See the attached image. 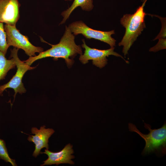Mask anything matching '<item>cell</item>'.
I'll return each instance as SVG.
<instances>
[{"label":"cell","instance_id":"6da1fadb","mask_svg":"<svg viewBox=\"0 0 166 166\" xmlns=\"http://www.w3.org/2000/svg\"><path fill=\"white\" fill-rule=\"evenodd\" d=\"M65 27V33L59 43L52 45L42 39L43 42L51 45V48L39 53L38 55L30 57L24 61L30 66L34 61L42 58L51 57L57 60L61 58L65 60L68 67H70L73 64V59L77 54H82V51L81 46L75 42V35L71 32L68 26H66Z\"/></svg>","mask_w":166,"mask_h":166},{"label":"cell","instance_id":"7a4b0ae2","mask_svg":"<svg viewBox=\"0 0 166 166\" xmlns=\"http://www.w3.org/2000/svg\"><path fill=\"white\" fill-rule=\"evenodd\" d=\"M147 0H145L132 14H126L121 19V24L125 29L124 35L119 46H123L122 52L124 56L134 42L146 28L144 18L146 14L144 11V7Z\"/></svg>","mask_w":166,"mask_h":166},{"label":"cell","instance_id":"3957f363","mask_svg":"<svg viewBox=\"0 0 166 166\" xmlns=\"http://www.w3.org/2000/svg\"><path fill=\"white\" fill-rule=\"evenodd\" d=\"M144 127L149 132L147 134L141 133L136 126L132 123L128 124L130 131L135 132L144 139L145 142V147L142 154L145 155L156 151H161L165 154L166 146V123L158 129L151 128V126L144 122Z\"/></svg>","mask_w":166,"mask_h":166},{"label":"cell","instance_id":"277c9868","mask_svg":"<svg viewBox=\"0 0 166 166\" xmlns=\"http://www.w3.org/2000/svg\"><path fill=\"white\" fill-rule=\"evenodd\" d=\"M18 49L15 47L10 49V57L14 60L17 70L15 74L8 83L0 86V96H2L4 91L7 88H11L14 90V99L18 93L20 94L25 93L26 90L22 81L23 77L27 71L36 68V66L31 67L19 59L18 55Z\"/></svg>","mask_w":166,"mask_h":166},{"label":"cell","instance_id":"5b68a950","mask_svg":"<svg viewBox=\"0 0 166 166\" xmlns=\"http://www.w3.org/2000/svg\"><path fill=\"white\" fill-rule=\"evenodd\" d=\"M4 28L6 35L8 45L12 46L18 49H22L29 57L36 56V53L43 51V49L36 46L30 42L27 36L22 34L16 26L6 24Z\"/></svg>","mask_w":166,"mask_h":166},{"label":"cell","instance_id":"8992f818","mask_svg":"<svg viewBox=\"0 0 166 166\" xmlns=\"http://www.w3.org/2000/svg\"><path fill=\"white\" fill-rule=\"evenodd\" d=\"M68 27L75 36L81 34L86 39H94L105 42L111 47L115 46L116 40L111 37L115 34L114 30L104 31L94 30L81 21L74 22L70 24Z\"/></svg>","mask_w":166,"mask_h":166},{"label":"cell","instance_id":"52a82bcc","mask_svg":"<svg viewBox=\"0 0 166 166\" xmlns=\"http://www.w3.org/2000/svg\"><path fill=\"white\" fill-rule=\"evenodd\" d=\"M82 42L83 43L81 47L85 49L84 52L83 54L80 55L79 60L83 64H86L89 60H92L93 65L100 68H102L107 63L108 60L106 57L111 55L121 57L127 63L128 62L122 56L114 51V47L105 50L99 49L88 46L86 44L84 39H82Z\"/></svg>","mask_w":166,"mask_h":166},{"label":"cell","instance_id":"ba28073f","mask_svg":"<svg viewBox=\"0 0 166 166\" xmlns=\"http://www.w3.org/2000/svg\"><path fill=\"white\" fill-rule=\"evenodd\" d=\"M20 6L18 0H0V22L16 26Z\"/></svg>","mask_w":166,"mask_h":166},{"label":"cell","instance_id":"9c48e42d","mask_svg":"<svg viewBox=\"0 0 166 166\" xmlns=\"http://www.w3.org/2000/svg\"><path fill=\"white\" fill-rule=\"evenodd\" d=\"M31 132L34 135H29L27 140L35 144V149L32 156L37 157L40 154L42 148L49 149V139L55 131L52 128H46L45 126L44 125L41 126L39 129L36 127H32Z\"/></svg>","mask_w":166,"mask_h":166},{"label":"cell","instance_id":"30bf717a","mask_svg":"<svg viewBox=\"0 0 166 166\" xmlns=\"http://www.w3.org/2000/svg\"><path fill=\"white\" fill-rule=\"evenodd\" d=\"M72 148L73 146L69 144L58 152H52L46 149L45 150L44 152H40V154H45L48 156L47 159L44 161L43 164H41L40 166L52 164L58 165L61 164H74V162L71 160L74 158V156L72 155L74 152Z\"/></svg>","mask_w":166,"mask_h":166},{"label":"cell","instance_id":"8fae6325","mask_svg":"<svg viewBox=\"0 0 166 166\" xmlns=\"http://www.w3.org/2000/svg\"><path fill=\"white\" fill-rule=\"evenodd\" d=\"M93 3V0H74L68 8L62 12L61 14L63 19L60 24H64L71 13L78 7H80L82 10L86 11H91L94 6Z\"/></svg>","mask_w":166,"mask_h":166},{"label":"cell","instance_id":"7c38bea8","mask_svg":"<svg viewBox=\"0 0 166 166\" xmlns=\"http://www.w3.org/2000/svg\"><path fill=\"white\" fill-rule=\"evenodd\" d=\"M15 66L14 59H7L5 55L0 51V81L4 79L8 72Z\"/></svg>","mask_w":166,"mask_h":166},{"label":"cell","instance_id":"4fadbf2b","mask_svg":"<svg viewBox=\"0 0 166 166\" xmlns=\"http://www.w3.org/2000/svg\"><path fill=\"white\" fill-rule=\"evenodd\" d=\"M0 159L6 163H10L13 166H17L15 160L9 156L4 140L0 139Z\"/></svg>","mask_w":166,"mask_h":166},{"label":"cell","instance_id":"5bb4252c","mask_svg":"<svg viewBox=\"0 0 166 166\" xmlns=\"http://www.w3.org/2000/svg\"><path fill=\"white\" fill-rule=\"evenodd\" d=\"M9 47L3 23L0 22V51L6 55Z\"/></svg>","mask_w":166,"mask_h":166},{"label":"cell","instance_id":"9a60e30c","mask_svg":"<svg viewBox=\"0 0 166 166\" xmlns=\"http://www.w3.org/2000/svg\"><path fill=\"white\" fill-rule=\"evenodd\" d=\"M159 39V41L157 44L150 49V51L155 52L166 49V38H161Z\"/></svg>","mask_w":166,"mask_h":166},{"label":"cell","instance_id":"2e32d148","mask_svg":"<svg viewBox=\"0 0 166 166\" xmlns=\"http://www.w3.org/2000/svg\"><path fill=\"white\" fill-rule=\"evenodd\" d=\"M145 0H141V1L144 2Z\"/></svg>","mask_w":166,"mask_h":166},{"label":"cell","instance_id":"e0dca14e","mask_svg":"<svg viewBox=\"0 0 166 166\" xmlns=\"http://www.w3.org/2000/svg\"><path fill=\"white\" fill-rule=\"evenodd\" d=\"M65 1H72L73 0H65Z\"/></svg>","mask_w":166,"mask_h":166}]
</instances>
